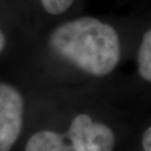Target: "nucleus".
I'll list each match as a JSON object with an SVG mask.
<instances>
[{
    "label": "nucleus",
    "mask_w": 151,
    "mask_h": 151,
    "mask_svg": "<svg viewBox=\"0 0 151 151\" xmlns=\"http://www.w3.org/2000/svg\"><path fill=\"white\" fill-rule=\"evenodd\" d=\"M50 50L60 60L94 77L118 66L122 45L115 26L94 16H80L60 24L48 37Z\"/></svg>",
    "instance_id": "obj_1"
},
{
    "label": "nucleus",
    "mask_w": 151,
    "mask_h": 151,
    "mask_svg": "<svg viewBox=\"0 0 151 151\" xmlns=\"http://www.w3.org/2000/svg\"><path fill=\"white\" fill-rule=\"evenodd\" d=\"M6 46V37L5 35H4V32L0 30V54H1V52L4 50Z\"/></svg>",
    "instance_id": "obj_8"
},
{
    "label": "nucleus",
    "mask_w": 151,
    "mask_h": 151,
    "mask_svg": "<svg viewBox=\"0 0 151 151\" xmlns=\"http://www.w3.org/2000/svg\"><path fill=\"white\" fill-rule=\"evenodd\" d=\"M137 65L141 78L151 83V26L142 35L137 55Z\"/></svg>",
    "instance_id": "obj_5"
},
{
    "label": "nucleus",
    "mask_w": 151,
    "mask_h": 151,
    "mask_svg": "<svg viewBox=\"0 0 151 151\" xmlns=\"http://www.w3.org/2000/svg\"><path fill=\"white\" fill-rule=\"evenodd\" d=\"M142 147L145 151H151V127L146 130L142 137Z\"/></svg>",
    "instance_id": "obj_7"
},
{
    "label": "nucleus",
    "mask_w": 151,
    "mask_h": 151,
    "mask_svg": "<svg viewBox=\"0 0 151 151\" xmlns=\"http://www.w3.org/2000/svg\"><path fill=\"white\" fill-rule=\"evenodd\" d=\"M77 0H40L44 10L53 16H60L70 10Z\"/></svg>",
    "instance_id": "obj_6"
},
{
    "label": "nucleus",
    "mask_w": 151,
    "mask_h": 151,
    "mask_svg": "<svg viewBox=\"0 0 151 151\" xmlns=\"http://www.w3.org/2000/svg\"><path fill=\"white\" fill-rule=\"evenodd\" d=\"M24 97L15 86L0 82V151H10L24 122Z\"/></svg>",
    "instance_id": "obj_2"
},
{
    "label": "nucleus",
    "mask_w": 151,
    "mask_h": 151,
    "mask_svg": "<svg viewBox=\"0 0 151 151\" xmlns=\"http://www.w3.org/2000/svg\"><path fill=\"white\" fill-rule=\"evenodd\" d=\"M63 151H78V149H76L75 147L73 146L72 143L66 145V143L64 142V148H63Z\"/></svg>",
    "instance_id": "obj_9"
},
{
    "label": "nucleus",
    "mask_w": 151,
    "mask_h": 151,
    "mask_svg": "<svg viewBox=\"0 0 151 151\" xmlns=\"http://www.w3.org/2000/svg\"><path fill=\"white\" fill-rule=\"evenodd\" d=\"M63 148L64 135L44 130L29 138L25 151H63Z\"/></svg>",
    "instance_id": "obj_4"
},
{
    "label": "nucleus",
    "mask_w": 151,
    "mask_h": 151,
    "mask_svg": "<svg viewBox=\"0 0 151 151\" xmlns=\"http://www.w3.org/2000/svg\"><path fill=\"white\" fill-rule=\"evenodd\" d=\"M65 138L78 151H112L115 145L112 130L102 123H94L87 114L76 115Z\"/></svg>",
    "instance_id": "obj_3"
}]
</instances>
